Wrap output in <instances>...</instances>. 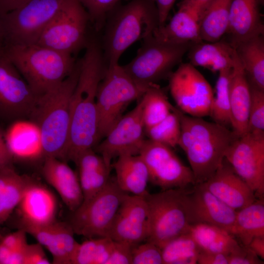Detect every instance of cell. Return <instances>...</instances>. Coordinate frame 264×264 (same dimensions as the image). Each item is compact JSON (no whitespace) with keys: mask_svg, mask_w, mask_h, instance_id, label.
Masks as SVG:
<instances>
[{"mask_svg":"<svg viewBox=\"0 0 264 264\" xmlns=\"http://www.w3.org/2000/svg\"><path fill=\"white\" fill-rule=\"evenodd\" d=\"M85 50L79 59L78 78L70 99L67 162H74L82 152L94 148L99 142L96 95L107 65L96 35Z\"/></svg>","mask_w":264,"mask_h":264,"instance_id":"obj_1","label":"cell"},{"mask_svg":"<svg viewBox=\"0 0 264 264\" xmlns=\"http://www.w3.org/2000/svg\"><path fill=\"white\" fill-rule=\"evenodd\" d=\"M181 126L179 146L185 152L196 184L201 183L219 167L231 144L239 136L229 128L193 117L177 107Z\"/></svg>","mask_w":264,"mask_h":264,"instance_id":"obj_2","label":"cell"},{"mask_svg":"<svg viewBox=\"0 0 264 264\" xmlns=\"http://www.w3.org/2000/svg\"><path fill=\"white\" fill-rule=\"evenodd\" d=\"M159 26L153 0H130L117 4L108 14L103 28L100 43L106 65L118 64L130 46L153 34Z\"/></svg>","mask_w":264,"mask_h":264,"instance_id":"obj_3","label":"cell"},{"mask_svg":"<svg viewBox=\"0 0 264 264\" xmlns=\"http://www.w3.org/2000/svg\"><path fill=\"white\" fill-rule=\"evenodd\" d=\"M79 68L78 60L73 71L59 85L38 97L28 119L40 130L44 157H54L66 162L70 99Z\"/></svg>","mask_w":264,"mask_h":264,"instance_id":"obj_4","label":"cell"},{"mask_svg":"<svg viewBox=\"0 0 264 264\" xmlns=\"http://www.w3.org/2000/svg\"><path fill=\"white\" fill-rule=\"evenodd\" d=\"M4 53L38 97L59 85L77 62L73 55L38 44H6Z\"/></svg>","mask_w":264,"mask_h":264,"instance_id":"obj_5","label":"cell"},{"mask_svg":"<svg viewBox=\"0 0 264 264\" xmlns=\"http://www.w3.org/2000/svg\"><path fill=\"white\" fill-rule=\"evenodd\" d=\"M142 41L135 57L123 66L135 83L145 89L169 77L194 44L164 42L153 34Z\"/></svg>","mask_w":264,"mask_h":264,"instance_id":"obj_6","label":"cell"},{"mask_svg":"<svg viewBox=\"0 0 264 264\" xmlns=\"http://www.w3.org/2000/svg\"><path fill=\"white\" fill-rule=\"evenodd\" d=\"M146 89L139 86L118 63L107 65L97 92L98 143L122 116L128 105Z\"/></svg>","mask_w":264,"mask_h":264,"instance_id":"obj_7","label":"cell"},{"mask_svg":"<svg viewBox=\"0 0 264 264\" xmlns=\"http://www.w3.org/2000/svg\"><path fill=\"white\" fill-rule=\"evenodd\" d=\"M186 189L162 190L145 196L150 217V232L146 241L161 248L171 240L189 232L191 223L184 198Z\"/></svg>","mask_w":264,"mask_h":264,"instance_id":"obj_8","label":"cell"},{"mask_svg":"<svg viewBox=\"0 0 264 264\" xmlns=\"http://www.w3.org/2000/svg\"><path fill=\"white\" fill-rule=\"evenodd\" d=\"M68 0H28L1 16L6 44H36Z\"/></svg>","mask_w":264,"mask_h":264,"instance_id":"obj_9","label":"cell"},{"mask_svg":"<svg viewBox=\"0 0 264 264\" xmlns=\"http://www.w3.org/2000/svg\"><path fill=\"white\" fill-rule=\"evenodd\" d=\"M88 14L78 0H68L36 44L73 55L85 49L93 36Z\"/></svg>","mask_w":264,"mask_h":264,"instance_id":"obj_10","label":"cell"},{"mask_svg":"<svg viewBox=\"0 0 264 264\" xmlns=\"http://www.w3.org/2000/svg\"><path fill=\"white\" fill-rule=\"evenodd\" d=\"M127 193L120 189L115 178L89 200L83 202L68 222L75 234L87 239L108 237L112 223Z\"/></svg>","mask_w":264,"mask_h":264,"instance_id":"obj_11","label":"cell"},{"mask_svg":"<svg viewBox=\"0 0 264 264\" xmlns=\"http://www.w3.org/2000/svg\"><path fill=\"white\" fill-rule=\"evenodd\" d=\"M168 78L170 93L181 111L196 117L209 115L214 92L195 66L181 63Z\"/></svg>","mask_w":264,"mask_h":264,"instance_id":"obj_12","label":"cell"},{"mask_svg":"<svg viewBox=\"0 0 264 264\" xmlns=\"http://www.w3.org/2000/svg\"><path fill=\"white\" fill-rule=\"evenodd\" d=\"M138 155L148 169L149 182L162 190L187 188L196 184L193 172L173 148L146 139Z\"/></svg>","mask_w":264,"mask_h":264,"instance_id":"obj_13","label":"cell"},{"mask_svg":"<svg viewBox=\"0 0 264 264\" xmlns=\"http://www.w3.org/2000/svg\"><path fill=\"white\" fill-rule=\"evenodd\" d=\"M225 158L252 189L257 198H264V132H249L229 146Z\"/></svg>","mask_w":264,"mask_h":264,"instance_id":"obj_14","label":"cell"},{"mask_svg":"<svg viewBox=\"0 0 264 264\" xmlns=\"http://www.w3.org/2000/svg\"><path fill=\"white\" fill-rule=\"evenodd\" d=\"M143 102L122 116L110 129L103 140L93 148L106 164L112 166L111 160L123 154L137 155L146 140L142 118Z\"/></svg>","mask_w":264,"mask_h":264,"instance_id":"obj_15","label":"cell"},{"mask_svg":"<svg viewBox=\"0 0 264 264\" xmlns=\"http://www.w3.org/2000/svg\"><path fill=\"white\" fill-rule=\"evenodd\" d=\"M38 97L4 54L0 55V120L28 119Z\"/></svg>","mask_w":264,"mask_h":264,"instance_id":"obj_16","label":"cell"},{"mask_svg":"<svg viewBox=\"0 0 264 264\" xmlns=\"http://www.w3.org/2000/svg\"><path fill=\"white\" fill-rule=\"evenodd\" d=\"M149 232V211L145 196L127 194L115 216L108 237L133 247L146 241Z\"/></svg>","mask_w":264,"mask_h":264,"instance_id":"obj_17","label":"cell"},{"mask_svg":"<svg viewBox=\"0 0 264 264\" xmlns=\"http://www.w3.org/2000/svg\"><path fill=\"white\" fill-rule=\"evenodd\" d=\"M184 198L191 224L207 223L230 232L237 211L212 194L202 183L186 188Z\"/></svg>","mask_w":264,"mask_h":264,"instance_id":"obj_18","label":"cell"},{"mask_svg":"<svg viewBox=\"0 0 264 264\" xmlns=\"http://www.w3.org/2000/svg\"><path fill=\"white\" fill-rule=\"evenodd\" d=\"M16 209L21 228L51 223L57 220L58 202L45 185L27 176L26 183Z\"/></svg>","mask_w":264,"mask_h":264,"instance_id":"obj_19","label":"cell"},{"mask_svg":"<svg viewBox=\"0 0 264 264\" xmlns=\"http://www.w3.org/2000/svg\"><path fill=\"white\" fill-rule=\"evenodd\" d=\"M202 183L212 194L236 211L257 198L252 189L235 172L225 157L214 174Z\"/></svg>","mask_w":264,"mask_h":264,"instance_id":"obj_20","label":"cell"},{"mask_svg":"<svg viewBox=\"0 0 264 264\" xmlns=\"http://www.w3.org/2000/svg\"><path fill=\"white\" fill-rule=\"evenodd\" d=\"M31 235L51 254L54 264H72L79 244L74 232L68 222L57 220L39 226L21 228Z\"/></svg>","mask_w":264,"mask_h":264,"instance_id":"obj_21","label":"cell"},{"mask_svg":"<svg viewBox=\"0 0 264 264\" xmlns=\"http://www.w3.org/2000/svg\"><path fill=\"white\" fill-rule=\"evenodd\" d=\"M41 174L71 212L81 205L84 198L78 176L67 162L54 157H45Z\"/></svg>","mask_w":264,"mask_h":264,"instance_id":"obj_22","label":"cell"},{"mask_svg":"<svg viewBox=\"0 0 264 264\" xmlns=\"http://www.w3.org/2000/svg\"><path fill=\"white\" fill-rule=\"evenodd\" d=\"M4 138L14 160L35 161L44 158L40 130L31 120L11 122L4 130Z\"/></svg>","mask_w":264,"mask_h":264,"instance_id":"obj_23","label":"cell"},{"mask_svg":"<svg viewBox=\"0 0 264 264\" xmlns=\"http://www.w3.org/2000/svg\"><path fill=\"white\" fill-rule=\"evenodd\" d=\"M262 0H232L226 39L234 47L256 34L264 33L260 11Z\"/></svg>","mask_w":264,"mask_h":264,"instance_id":"obj_24","label":"cell"},{"mask_svg":"<svg viewBox=\"0 0 264 264\" xmlns=\"http://www.w3.org/2000/svg\"><path fill=\"white\" fill-rule=\"evenodd\" d=\"M229 93L231 130L239 137L247 132L251 90L236 52L231 69Z\"/></svg>","mask_w":264,"mask_h":264,"instance_id":"obj_25","label":"cell"},{"mask_svg":"<svg viewBox=\"0 0 264 264\" xmlns=\"http://www.w3.org/2000/svg\"><path fill=\"white\" fill-rule=\"evenodd\" d=\"M78 172L83 201H87L103 190L110 179L112 166H108L103 157L93 148L82 152L74 162Z\"/></svg>","mask_w":264,"mask_h":264,"instance_id":"obj_26","label":"cell"},{"mask_svg":"<svg viewBox=\"0 0 264 264\" xmlns=\"http://www.w3.org/2000/svg\"><path fill=\"white\" fill-rule=\"evenodd\" d=\"M189 63L213 72L232 67L236 51L226 38L214 42L194 43L187 52Z\"/></svg>","mask_w":264,"mask_h":264,"instance_id":"obj_27","label":"cell"},{"mask_svg":"<svg viewBox=\"0 0 264 264\" xmlns=\"http://www.w3.org/2000/svg\"><path fill=\"white\" fill-rule=\"evenodd\" d=\"M112 168L115 171L116 183L123 192L140 196L148 193L149 173L139 155H121L112 164Z\"/></svg>","mask_w":264,"mask_h":264,"instance_id":"obj_28","label":"cell"},{"mask_svg":"<svg viewBox=\"0 0 264 264\" xmlns=\"http://www.w3.org/2000/svg\"><path fill=\"white\" fill-rule=\"evenodd\" d=\"M153 35L160 41L172 44L195 43L202 41L198 19L180 6L168 23L158 26Z\"/></svg>","mask_w":264,"mask_h":264,"instance_id":"obj_29","label":"cell"},{"mask_svg":"<svg viewBox=\"0 0 264 264\" xmlns=\"http://www.w3.org/2000/svg\"><path fill=\"white\" fill-rule=\"evenodd\" d=\"M234 48L249 85L264 90V33L238 43Z\"/></svg>","mask_w":264,"mask_h":264,"instance_id":"obj_30","label":"cell"},{"mask_svg":"<svg viewBox=\"0 0 264 264\" xmlns=\"http://www.w3.org/2000/svg\"><path fill=\"white\" fill-rule=\"evenodd\" d=\"M230 233L245 246L255 237H264V198L237 211Z\"/></svg>","mask_w":264,"mask_h":264,"instance_id":"obj_31","label":"cell"},{"mask_svg":"<svg viewBox=\"0 0 264 264\" xmlns=\"http://www.w3.org/2000/svg\"><path fill=\"white\" fill-rule=\"evenodd\" d=\"M189 232L203 251L229 254L242 245L229 232L209 224H191Z\"/></svg>","mask_w":264,"mask_h":264,"instance_id":"obj_32","label":"cell"},{"mask_svg":"<svg viewBox=\"0 0 264 264\" xmlns=\"http://www.w3.org/2000/svg\"><path fill=\"white\" fill-rule=\"evenodd\" d=\"M232 0H214L199 20L201 40L206 42L220 40L226 34Z\"/></svg>","mask_w":264,"mask_h":264,"instance_id":"obj_33","label":"cell"},{"mask_svg":"<svg viewBox=\"0 0 264 264\" xmlns=\"http://www.w3.org/2000/svg\"><path fill=\"white\" fill-rule=\"evenodd\" d=\"M26 181L27 176L19 175L13 166L0 168V224L16 209Z\"/></svg>","mask_w":264,"mask_h":264,"instance_id":"obj_34","label":"cell"},{"mask_svg":"<svg viewBox=\"0 0 264 264\" xmlns=\"http://www.w3.org/2000/svg\"><path fill=\"white\" fill-rule=\"evenodd\" d=\"M141 98L145 129L158 123L173 111L174 106L169 101L163 89L157 84L150 85Z\"/></svg>","mask_w":264,"mask_h":264,"instance_id":"obj_35","label":"cell"},{"mask_svg":"<svg viewBox=\"0 0 264 264\" xmlns=\"http://www.w3.org/2000/svg\"><path fill=\"white\" fill-rule=\"evenodd\" d=\"M161 249L163 264H197L201 251L189 232L171 240Z\"/></svg>","mask_w":264,"mask_h":264,"instance_id":"obj_36","label":"cell"},{"mask_svg":"<svg viewBox=\"0 0 264 264\" xmlns=\"http://www.w3.org/2000/svg\"><path fill=\"white\" fill-rule=\"evenodd\" d=\"M231 69L227 68L219 72L209 115L214 122L228 128L231 127L229 93Z\"/></svg>","mask_w":264,"mask_h":264,"instance_id":"obj_37","label":"cell"},{"mask_svg":"<svg viewBox=\"0 0 264 264\" xmlns=\"http://www.w3.org/2000/svg\"><path fill=\"white\" fill-rule=\"evenodd\" d=\"M113 242L108 237L87 239L79 243L72 264H106Z\"/></svg>","mask_w":264,"mask_h":264,"instance_id":"obj_38","label":"cell"},{"mask_svg":"<svg viewBox=\"0 0 264 264\" xmlns=\"http://www.w3.org/2000/svg\"><path fill=\"white\" fill-rule=\"evenodd\" d=\"M148 139L168 146L172 148L178 146L181 133L180 122L174 107L173 111L156 125L145 129Z\"/></svg>","mask_w":264,"mask_h":264,"instance_id":"obj_39","label":"cell"},{"mask_svg":"<svg viewBox=\"0 0 264 264\" xmlns=\"http://www.w3.org/2000/svg\"><path fill=\"white\" fill-rule=\"evenodd\" d=\"M84 7L94 30L100 31L110 12L122 0H78Z\"/></svg>","mask_w":264,"mask_h":264,"instance_id":"obj_40","label":"cell"},{"mask_svg":"<svg viewBox=\"0 0 264 264\" xmlns=\"http://www.w3.org/2000/svg\"><path fill=\"white\" fill-rule=\"evenodd\" d=\"M249 86L251 101L247 132H264V90Z\"/></svg>","mask_w":264,"mask_h":264,"instance_id":"obj_41","label":"cell"},{"mask_svg":"<svg viewBox=\"0 0 264 264\" xmlns=\"http://www.w3.org/2000/svg\"><path fill=\"white\" fill-rule=\"evenodd\" d=\"M132 264H163L161 249L148 241L133 246Z\"/></svg>","mask_w":264,"mask_h":264,"instance_id":"obj_42","label":"cell"},{"mask_svg":"<svg viewBox=\"0 0 264 264\" xmlns=\"http://www.w3.org/2000/svg\"><path fill=\"white\" fill-rule=\"evenodd\" d=\"M113 246L106 264H132V247L130 244L113 241Z\"/></svg>","mask_w":264,"mask_h":264,"instance_id":"obj_43","label":"cell"},{"mask_svg":"<svg viewBox=\"0 0 264 264\" xmlns=\"http://www.w3.org/2000/svg\"><path fill=\"white\" fill-rule=\"evenodd\" d=\"M264 261L251 250L247 246L242 244L229 254L228 264H262Z\"/></svg>","mask_w":264,"mask_h":264,"instance_id":"obj_44","label":"cell"},{"mask_svg":"<svg viewBox=\"0 0 264 264\" xmlns=\"http://www.w3.org/2000/svg\"><path fill=\"white\" fill-rule=\"evenodd\" d=\"M44 247L39 242L27 244L24 251L23 264H49Z\"/></svg>","mask_w":264,"mask_h":264,"instance_id":"obj_45","label":"cell"},{"mask_svg":"<svg viewBox=\"0 0 264 264\" xmlns=\"http://www.w3.org/2000/svg\"><path fill=\"white\" fill-rule=\"evenodd\" d=\"M27 233L22 229L7 234L3 237L0 242L11 250L24 249L28 244Z\"/></svg>","mask_w":264,"mask_h":264,"instance_id":"obj_46","label":"cell"},{"mask_svg":"<svg viewBox=\"0 0 264 264\" xmlns=\"http://www.w3.org/2000/svg\"><path fill=\"white\" fill-rule=\"evenodd\" d=\"M214 0H182L178 6L183 7L194 14L199 20L201 16Z\"/></svg>","mask_w":264,"mask_h":264,"instance_id":"obj_47","label":"cell"},{"mask_svg":"<svg viewBox=\"0 0 264 264\" xmlns=\"http://www.w3.org/2000/svg\"><path fill=\"white\" fill-rule=\"evenodd\" d=\"M229 254L201 251L198 256V264H228Z\"/></svg>","mask_w":264,"mask_h":264,"instance_id":"obj_48","label":"cell"},{"mask_svg":"<svg viewBox=\"0 0 264 264\" xmlns=\"http://www.w3.org/2000/svg\"><path fill=\"white\" fill-rule=\"evenodd\" d=\"M12 156L4 138V130L0 126V168L13 166Z\"/></svg>","mask_w":264,"mask_h":264,"instance_id":"obj_49","label":"cell"},{"mask_svg":"<svg viewBox=\"0 0 264 264\" xmlns=\"http://www.w3.org/2000/svg\"><path fill=\"white\" fill-rule=\"evenodd\" d=\"M157 7L159 26L166 23L169 13L176 0H153Z\"/></svg>","mask_w":264,"mask_h":264,"instance_id":"obj_50","label":"cell"},{"mask_svg":"<svg viewBox=\"0 0 264 264\" xmlns=\"http://www.w3.org/2000/svg\"><path fill=\"white\" fill-rule=\"evenodd\" d=\"M28 0H0V16L20 7Z\"/></svg>","mask_w":264,"mask_h":264,"instance_id":"obj_51","label":"cell"},{"mask_svg":"<svg viewBox=\"0 0 264 264\" xmlns=\"http://www.w3.org/2000/svg\"><path fill=\"white\" fill-rule=\"evenodd\" d=\"M247 246L260 258L264 259V237L253 238Z\"/></svg>","mask_w":264,"mask_h":264,"instance_id":"obj_52","label":"cell"},{"mask_svg":"<svg viewBox=\"0 0 264 264\" xmlns=\"http://www.w3.org/2000/svg\"><path fill=\"white\" fill-rule=\"evenodd\" d=\"M5 45V37L0 21V55L4 52Z\"/></svg>","mask_w":264,"mask_h":264,"instance_id":"obj_53","label":"cell"}]
</instances>
